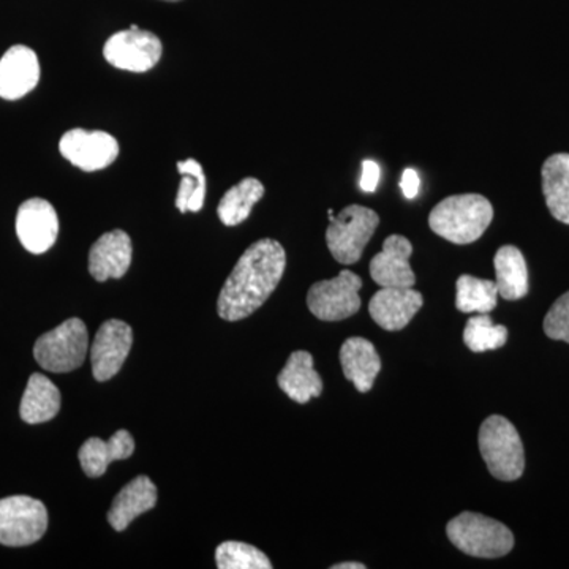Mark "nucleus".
<instances>
[{"label":"nucleus","mask_w":569,"mask_h":569,"mask_svg":"<svg viewBox=\"0 0 569 569\" xmlns=\"http://www.w3.org/2000/svg\"><path fill=\"white\" fill-rule=\"evenodd\" d=\"M162 41L156 33L141 31L138 26L114 33L104 43L103 56L119 70L144 73L153 69L162 58Z\"/></svg>","instance_id":"obj_9"},{"label":"nucleus","mask_w":569,"mask_h":569,"mask_svg":"<svg viewBox=\"0 0 569 569\" xmlns=\"http://www.w3.org/2000/svg\"><path fill=\"white\" fill-rule=\"evenodd\" d=\"M264 197V186L258 179L246 178L231 187L220 200L217 213L220 222L227 227L246 222L252 213L253 206Z\"/></svg>","instance_id":"obj_24"},{"label":"nucleus","mask_w":569,"mask_h":569,"mask_svg":"<svg viewBox=\"0 0 569 569\" xmlns=\"http://www.w3.org/2000/svg\"><path fill=\"white\" fill-rule=\"evenodd\" d=\"M479 451L490 475L500 481H516L526 470V455L518 429L500 415L489 417L479 429Z\"/></svg>","instance_id":"obj_4"},{"label":"nucleus","mask_w":569,"mask_h":569,"mask_svg":"<svg viewBox=\"0 0 569 569\" xmlns=\"http://www.w3.org/2000/svg\"><path fill=\"white\" fill-rule=\"evenodd\" d=\"M287 253L274 239H261L242 253L224 282L217 312L227 321L252 316L274 293L282 280Z\"/></svg>","instance_id":"obj_1"},{"label":"nucleus","mask_w":569,"mask_h":569,"mask_svg":"<svg viewBox=\"0 0 569 569\" xmlns=\"http://www.w3.org/2000/svg\"><path fill=\"white\" fill-rule=\"evenodd\" d=\"M88 348V328L80 318H70L37 340L33 356L48 372L67 373L82 366Z\"/></svg>","instance_id":"obj_6"},{"label":"nucleus","mask_w":569,"mask_h":569,"mask_svg":"<svg viewBox=\"0 0 569 569\" xmlns=\"http://www.w3.org/2000/svg\"><path fill=\"white\" fill-rule=\"evenodd\" d=\"M413 246L407 238L392 234L385 241L383 250L370 261V276L380 288H413L417 276L410 266Z\"/></svg>","instance_id":"obj_13"},{"label":"nucleus","mask_w":569,"mask_h":569,"mask_svg":"<svg viewBox=\"0 0 569 569\" xmlns=\"http://www.w3.org/2000/svg\"><path fill=\"white\" fill-rule=\"evenodd\" d=\"M132 239L122 230L104 233L89 252V272L97 282L121 279L132 264Z\"/></svg>","instance_id":"obj_16"},{"label":"nucleus","mask_w":569,"mask_h":569,"mask_svg":"<svg viewBox=\"0 0 569 569\" xmlns=\"http://www.w3.org/2000/svg\"><path fill=\"white\" fill-rule=\"evenodd\" d=\"M17 234L28 252H48L59 234L58 212L50 201L41 198L24 201L18 209Z\"/></svg>","instance_id":"obj_12"},{"label":"nucleus","mask_w":569,"mask_h":569,"mask_svg":"<svg viewBox=\"0 0 569 569\" xmlns=\"http://www.w3.org/2000/svg\"><path fill=\"white\" fill-rule=\"evenodd\" d=\"M63 159L82 171L104 170L119 156V142L107 132H88L84 129L69 130L59 142Z\"/></svg>","instance_id":"obj_10"},{"label":"nucleus","mask_w":569,"mask_h":569,"mask_svg":"<svg viewBox=\"0 0 569 569\" xmlns=\"http://www.w3.org/2000/svg\"><path fill=\"white\" fill-rule=\"evenodd\" d=\"M361 277L351 271H342L336 279L313 283L307 293V306L318 320H347L361 309Z\"/></svg>","instance_id":"obj_8"},{"label":"nucleus","mask_w":569,"mask_h":569,"mask_svg":"<svg viewBox=\"0 0 569 569\" xmlns=\"http://www.w3.org/2000/svg\"><path fill=\"white\" fill-rule=\"evenodd\" d=\"M493 219L488 198L477 193L452 194L432 209L429 227L452 244L466 246L478 241Z\"/></svg>","instance_id":"obj_2"},{"label":"nucleus","mask_w":569,"mask_h":569,"mask_svg":"<svg viewBox=\"0 0 569 569\" xmlns=\"http://www.w3.org/2000/svg\"><path fill=\"white\" fill-rule=\"evenodd\" d=\"M133 343V331L126 321L108 320L100 326L91 348L92 373L97 381L118 376Z\"/></svg>","instance_id":"obj_11"},{"label":"nucleus","mask_w":569,"mask_h":569,"mask_svg":"<svg viewBox=\"0 0 569 569\" xmlns=\"http://www.w3.org/2000/svg\"><path fill=\"white\" fill-rule=\"evenodd\" d=\"M449 541L478 559H500L515 548V535L503 523L477 512H462L447 526Z\"/></svg>","instance_id":"obj_3"},{"label":"nucleus","mask_w":569,"mask_h":569,"mask_svg":"<svg viewBox=\"0 0 569 569\" xmlns=\"http://www.w3.org/2000/svg\"><path fill=\"white\" fill-rule=\"evenodd\" d=\"M456 307L463 313H489L497 307L498 288L492 280L460 276L456 283Z\"/></svg>","instance_id":"obj_25"},{"label":"nucleus","mask_w":569,"mask_h":569,"mask_svg":"<svg viewBox=\"0 0 569 569\" xmlns=\"http://www.w3.org/2000/svg\"><path fill=\"white\" fill-rule=\"evenodd\" d=\"M47 529V507L37 498L13 496L0 500V545L31 546L43 538Z\"/></svg>","instance_id":"obj_7"},{"label":"nucleus","mask_w":569,"mask_h":569,"mask_svg":"<svg viewBox=\"0 0 569 569\" xmlns=\"http://www.w3.org/2000/svg\"><path fill=\"white\" fill-rule=\"evenodd\" d=\"M178 173L182 176V181L176 198V208L182 213L201 211L206 197L203 167L194 159H187L178 163Z\"/></svg>","instance_id":"obj_26"},{"label":"nucleus","mask_w":569,"mask_h":569,"mask_svg":"<svg viewBox=\"0 0 569 569\" xmlns=\"http://www.w3.org/2000/svg\"><path fill=\"white\" fill-rule=\"evenodd\" d=\"M340 365L359 392H369L381 370V359L370 340L351 337L340 348Z\"/></svg>","instance_id":"obj_17"},{"label":"nucleus","mask_w":569,"mask_h":569,"mask_svg":"<svg viewBox=\"0 0 569 569\" xmlns=\"http://www.w3.org/2000/svg\"><path fill=\"white\" fill-rule=\"evenodd\" d=\"M542 193L553 219L569 224V153H553L541 168Z\"/></svg>","instance_id":"obj_22"},{"label":"nucleus","mask_w":569,"mask_h":569,"mask_svg":"<svg viewBox=\"0 0 569 569\" xmlns=\"http://www.w3.org/2000/svg\"><path fill=\"white\" fill-rule=\"evenodd\" d=\"M134 441L129 430H118L108 441L92 437L84 441L78 458H80L82 471L88 477H103L108 466L114 460H126L133 455Z\"/></svg>","instance_id":"obj_19"},{"label":"nucleus","mask_w":569,"mask_h":569,"mask_svg":"<svg viewBox=\"0 0 569 569\" xmlns=\"http://www.w3.org/2000/svg\"><path fill=\"white\" fill-rule=\"evenodd\" d=\"M331 223L326 230L329 252L340 264H355L361 260L367 242L380 224V217L373 209L350 204L339 216L332 211Z\"/></svg>","instance_id":"obj_5"},{"label":"nucleus","mask_w":569,"mask_h":569,"mask_svg":"<svg viewBox=\"0 0 569 569\" xmlns=\"http://www.w3.org/2000/svg\"><path fill=\"white\" fill-rule=\"evenodd\" d=\"M425 299L413 288H380L369 302L370 317L385 331H400L413 320Z\"/></svg>","instance_id":"obj_14"},{"label":"nucleus","mask_w":569,"mask_h":569,"mask_svg":"<svg viewBox=\"0 0 569 569\" xmlns=\"http://www.w3.org/2000/svg\"><path fill=\"white\" fill-rule=\"evenodd\" d=\"M40 63L36 52L24 44L11 47L0 59V97L20 100L37 88Z\"/></svg>","instance_id":"obj_15"},{"label":"nucleus","mask_w":569,"mask_h":569,"mask_svg":"<svg viewBox=\"0 0 569 569\" xmlns=\"http://www.w3.org/2000/svg\"><path fill=\"white\" fill-rule=\"evenodd\" d=\"M332 569H366V565L355 563V561H347V563L335 565Z\"/></svg>","instance_id":"obj_32"},{"label":"nucleus","mask_w":569,"mask_h":569,"mask_svg":"<svg viewBox=\"0 0 569 569\" xmlns=\"http://www.w3.org/2000/svg\"><path fill=\"white\" fill-rule=\"evenodd\" d=\"M157 488L151 478L138 477L130 481L112 501L108 520L116 531H123L132 520L156 507Z\"/></svg>","instance_id":"obj_20"},{"label":"nucleus","mask_w":569,"mask_h":569,"mask_svg":"<svg viewBox=\"0 0 569 569\" xmlns=\"http://www.w3.org/2000/svg\"><path fill=\"white\" fill-rule=\"evenodd\" d=\"M217 568L220 569H271L272 565L260 549L246 542H222L216 550Z\"/></svg>","instance_id":"obj_28"},{"label":"nucleus","mask_w":569,"mask_h":569,"mask_svg":"<svg viewBox=\"0 0 569 569\" xmlns=\"http://www.w3.org/2000/svg\"><path fill=\"white\" fill-rule=\"evenodd\" d=\"M277 383L284 395L298 403H307L323 392V380L313 369V356L309 351L291 353L277 377Z\"/></svg>","instance_id":"obj_18"},{"label":"nucleus","mask_w":569,"mask_h":569,"mask_svg":"<svg viewBox=\"0 0 569 569\" xmlns=\"http://www.w3.org/2000/svg\"><path fill=\"white\" fill-rule=\"evenodd\" d=\"M419 186H421V182H419V176L417 171L411 170V168H408V170L403 171L402 181H400V189H402V192L406 194L408 200H413V198L417 197L419 192Z\"/></svg>","instance_id":"obj_31"},{"label":"nucleus","mask_w":569,"mask_h":569,"mask_svg":"<svg viewBox=\"0 0 569 569\" xmlns=\"http://www.w3.org/2000/svg\"><path fill=\"white\" fill-rule=\"evenodd\" d=\"M498 295L507 301H518L529 293V269L526 258L515 246H503L498 249L496 258Z\"/></svg>","instance_id":"obj_23"},{"label":"nucleus","mask_w":569,"mask_h":569,"mask_svg":"<svg viewBox=\"0 0 569 569\" xmlns=\"http://www.w3.org/2000/svg\"><path fill=\"white\" fill-rule=\"evenodd\" d=\"M380 182V167L372 160L362 162L361 189L367 193H373Z\"/></svg>","instance_id":"obj_30"},{"label":"nucleus","mask_w":569,"mask_h":569,"mask_svg":"<svg viewBox=\"0 0 569 569\" xmlns=\"http://www.w3.org/2000/svg\"><path fill=\"white\" fill-rule=\"evenodd\" d=\"M61 392L50 378L32 373L21 400V419L28 425L51 421L61 410Z\"/></svg>","instance_id":"obj_21"},{"label":"nucleus","mask_w":569,"mask_h":569,"mask_svg":"<svg viewBox=\"0 0 569 569\" xmlns=\"http://www.w3.org/2000/svg\"><path fill=\"white\" fill-rule=\"evenodd\" d=\"M545 332L549 339L569 343V291L550 307L545 318Z\"/></svg>","instance_id":"obj_29"},{"label":"nucleus","mask_w":569,"mask_h":569,"mask_svg":"<svg viewBox=\"0 0 569 569\" xmlns=\"http://www.w3.org/2000/svg\"><path fill=\"white\" fill-rule=\"evenodd\" d=\"M508 329L501 325H493L488 313H479L467 321L463 331V342L473 353L498 350L507 343Z\"/></svg>","instance_id":"obj_27"},{"label":"nucleus","mask_w":569,"mask_h":569,"mask_svg":"<svg viewBox=\"0 0 569 569\" xmlns=\"http://www.w3.org/2000/svg\"><path fill=\"white\" fill-rule=\"evenodd\" d=\"M164 2H179V0H164Z\"/></svg>","instance_id":"obj_33"}]
</instances>
